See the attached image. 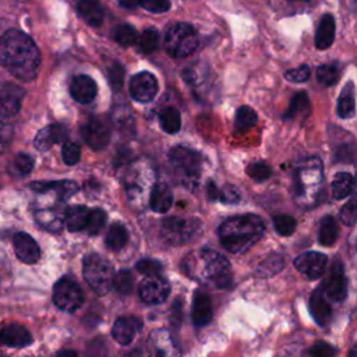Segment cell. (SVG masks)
Masks as SVG:
<instances>
[{
	"instance_id": "obj_28",
	"label": "cell",
	"mask_w": 357,
	"mask_h": 357,
	"mask_svg": "<svg viewBox=\"0 0 357 357\" xmlns=\"http://www.w3.org/2000/svg\"><path fill=\"white\" fill-rule=\"evenodd\" d=\"M89 209L84 205L68 206L64 212V225L70 231L84 230L86 226Z\"/></svg>"
},
{
	"instance_id": "obj_37",
	"label": "cell",
	"mask_w": 357,
	"mask_h": 357,
	"mask_svg": "<svg viewBox=\"0 0 357 357\" xmlns=\"http://www.w3.org/2000/svg\"><path fill=\"white\" fill-rule=\"evenodd\" d=\"M113 39L120 45V46H124V47H128V46H132L138 36H137V31L134 26L128 25V24H121V25H117L114 29H113Z\"/></svg>"
},
{
	"instance_id": "obj_27",
	"label": "cell",
	"mask_w": 357,
	"mask_h": 357,
	"mask_svg": "<svg viewBox=\"0 0 357 357\" xmlns=\"http://www.w3.org/2000/svg\"><path fill=\"white\" fill-rule=\"evenodd\" d=\"M335 29H336V25H335L333 17L331 14H325L321 18L319 26H318L317 33H315V46H317V49L324 50V49H328L333 43Z\"/></svg>"
},
{
	"instance_id": "obj_36",
	"label": "cell",
	"mask_w": 357,
	"mask_h": 357,
	"mask_svg": "<svg viewBox=\"0 0 357 357\" xmlns=\"http://www.w3.org/2000/svg\"><path fill=\"white\" fill-rule=\"evenodd\" d=\"M337 238V225L332 216H325L319 225L318 240L322 245L331 247Z\"/></svg>"
},
{
	"instance_id": "obj_54",
	"label": "cell",
	"mask_w": 357,
	"mask_h": 357,
	"mask_svg": "<svg viewBox=\"0 0 357 357\" xmlns=\"http://www.w3.org/2000/svg\"><path fill=\"white\" fill-rule=\"evenodd\" d=\"M172 324L173 325H180L181 321V303L178 300H176L173 308H172Z\"/></svg>"
},
{
	"instance_id": "obj_22",
	"label": "cell",
	"mask_w": 357,
	"mask_h": 357,
	"mask_svg": "<svg viewBox=\"0 0 357 357\" xmlns=\"http://www.w3.org/2000/svg\"><path fill=\"white\" fill-rule=\"evenodd\" d=\"M212 303L209 296L202 291L197 290L194 293L192 298V310H191V318L195 326H205L211 322L212 319Z\"/></svg>"
},
{
	"instance_id": "obj_17",
	"label": "cell",
	"mask_w": 357,
	"mask_h": 357,
	"mask_svg": "<svg viewBox=\"0 0 357 357\" xmlns=\"http://www.w3.org/2000/svg\"><path fill=\"white\" fill-rule=\"evenodd\" d=\"M68 137V130L66 126L63 124H50L46 126L45 128L39 130L35 139H33V145L38 151H47L50 149L54 144H60V142H66Z\"/></svg>"
},
{
	"instance_id": "obj_24",
	"label": "cell",
	"mask_w": 357,
	"mask_h": 357,
	"mask_svg": "<svg viewBox=\"0 0 357 357\" xmlns=\"http://www.w3.org/2000/svg\"><path fill=\"white\" fill-rule=\"evenodd\" d=\"M0 340L10 347H25L32 343V336L25 326L8 324L0 331Z\"/></svg>"
},
{
	"instance_id": "obj_10",
	"label": "cell",
	"mask_w": 357,
	"mask_h": 357,
	"mask_svg": "<svg viewBox=\"0 0 357 357\" xmlns=\"http://www.w3.org/2000/svg\"><path fill=\"white\" fill-rule=\"evenodd\" d=\"M148 357H181L178 346L174 343L170 332L166 328L151 332L148 342Z\"/></svg>"
},
{
	"instance_id": "obj_5",
	"label": "cell",
	"mask_w": 357,
	"mask_h": 357,
	"mask_svg": "<svg viewBox=\"0 0 357 357\" xmlns=\"http://www.w3.org/2000/svg\"><path fill=\"white\" fill-rule=\"evenodd\" d=\"M82 275L89 287L98 294L105 296L113 287L114 271L112 264L99 254H88L82 261Z\"/></svg>"
},
{
	"instance_id": "obj_8",
	"label": "cell",
	"mask_w": 357,
	"mask_h": 357,
	"mask_svg": "<svg viewBox=\"0 0 357 357\" xmlns=\"http://www.w3.org/2000/svg\"><path fill=\"white\" fill-rule=\"evenodd\" d=\"M201 229V222L194 218H167L162 222L160 236L165 243L180 245L188 243Z\"/></svg>"
},
{
	"instance_id": "obj_20",
	"label": "cell",
	"mask_w": 357,
	"mask_h": 357,
	"mask_svg": "<svg viewBox=\"0 0 357 357\" xmlns=\"http://www.w3.org/2000/svg\"><path fill=\"white\" fill-rule=\"evenodd\" d=\"M70 93L74 100H77L78 103L86 105L95 99L98 93V86L93 78H91L89 75L81 74L74 77L73 81L70 82Z\"/></svg>"
},
{
	"instance_id": "obj_49",
	"label": "cell",
	"mask_w": 357,
	"mask_h": 357,
	"mask_svg": "<svg viewBox=\"0 0 357 357\" xmlns=\"http://www.w3.org/2000/svg\"><path fill=\"white\" fill-rule=\"evenodd\" d=\"M137 269L145 276H159L162 272V265L153 259H141L137 262Z\"/></svg>"
},
{
	"instance_id": "obj_30",
	"label": "cell",
	"mask_w": 357,
	"mask_h": 357,
	"mask_svg": "<svg viewBox=\"0 0 357 357\" xmlns=\"http://www.w3.org/2000/svg\"><path fill=\"white\" fill-rule=\"evenodd\" d=\"M354 190V178L350 173L339 172L335 174L332 181V195L336 199H343L349 197Z\"/></svg>"
},
{
	"instance_id": "obj_31",
	"label": "cell",
	"mask_w": 357,
	"mask_h": 357,
	"mask_svg": "<svg viewBox=\"0 0 357 357\" xmlns=\"http://www.w3.org/2000/svg\"><path fill=\"white\" fill-rule=\"evenodd\" d=\"M353 82H349L342 89V93L339 95L337 100V114L342 119H350L354 116L356 112V103H354V89Z\"/></svg>"
},
{
	"instance_id": "obj_33",
	"label": "cell",
	"mask_w": 357,
	"mask_h": 357,
	"mask_svg": "<svg viewBox=\"0 0 357 357\" xmlns=\"http://www.w3.org/2000/svg\"><path fill=\"white\" fill-rule=\"evenodd\" d=\"M106 245L112 250V251H119L121 250L127 241H128V231L126 229L124 225L116 222L113 223L109 230H107V234H106Z\"/></svg>"
},
{
	"instance_id": "obj_51",
	"label": "cell",
	"mask_w": 357,
	"mask_h": 357,
	"mask_svg": "<svg viewBox=\"0 0 357 357\" xmlns=\"http://www.w3.org/2000/svg\"><path fill=\"white\" fill-rule=\"evenodd\" d=\"M340 220L347 225L353 226L356 222V199L351 198L340 211Z\"/></svg>"
},
{
	"instance_id": "obj_15",
	"label": "cell",
	"mask_w": 357,
	"mask_h": 357,
	"mask_svg": "<svg viewBox=\"0 0 357 357\" xmlns=\"http://www.w3.org/2000/svg\"><path fill=\"white\" fill-rule=\"evenodd\" d=\"M81 134L86 145L95 151L106 148L110 139V130L105 121L100 119H89L81 128Z\"/></svg>"
},
{
	"instance_id": "obj_26",
	"label": "cell",
	"mask_w": 357,
	"mask_h": 357,
	"mask_svg": "<svg viewBox=\"0 0 357 357\" xmlns=\"http://www.w3.org/2000/svg\"><path fill=\"white\" fill-rule=\"evenodd\" d=\"M36 223L52 233H59L64 226V215L57 209H39L35 212Z\"/></svg>"
},
{
	"instance_id": "obj_40",
	"label": "cell",
	"mask_w": 357,
	"mask_h": 357,
	"mask_svg": "<svg viewBox=\"0 0 357 357\" xmlns=\"http://www.w3.org/2000/svg\"><path fill=\"white\" fill-rule=\"evenodd\" d=\"M106 212L99 209V208H95L92 211H89V215H88V220H86V226H85V230L89 236H96L100 233V230L103 229L105 223H106Z\"/></svg>"
},
{
	"instance_id": "obj_25",
	"label": "cell",
	"mask_w": 357,
	"mask_h": 357,
	"mask_svg": "<svg viewBox=\"0 0 357 357\" xmlns=\"http://www.w3.org/2000/svg\"><path fill=\"white\" fill-rule=\"evenodd\" d=\"M173 205V192L165 183H158L153 185L149 197V206L152 211L165 213Z\"/></svg>"
},
{
	"instance_id": "obj_39",
	"label": "cell",
	"mask_w": 357,
	"mask_h": 357,
	"mask_svg": "<svg viewBox=\"0 0 357 357\" xmlns=\"http://www.w3.org/2000/svg\"><path fill=\"white\" fill-rule=\"evenodd\" d=\"M32 167H33V159L26 153L15 155L10 163V172L18 177L28 176L32 172Z\"/></svg>"
},
{
	"instance_id": "obj_42",
	"label": "cell",
	"mask_w": 357,
	"mask_h": 357,
	"mask_svg": "<svg viewBox=\"0 0 357 357\" xmlns=\"http://www.w3.org/2000/svg\"><path fill=\"white\" fill-rule=\"evenodd\" d=\"M132 286H134V279L130 271L124 269V271H120L117 275H114L113 287L117 290V293L130 294L132 291Z\"/></svg>"
},
{
	"instance_id": "obj_53",
	"label": "cell",
	"mask_w": 357,
	"mask_h": 357,
	"mask_svg": "<svg viewBox=\"0 0 357 357\" xmlns=\"http://www.w3.org/2000/svg\"><path fill=\"white\" fill-rule=\"evenodd\" d=\"M225 204H237L240 199V194L234 187L226 185L223 190H219V198Z\"/></svg>"
},
{
	"instance_id": "obj_48",
	"label": "cell",
	"mask_w": 357,
	"mask_h": 357,
	"mask_svg": "<svg viewBox=\"0 0 357 357\" xmlns=\"http://www.w3.org/2000/svg\"><path fill=\"white\" fill-rule=\"evenodd\" d=\"M310 67L303 64V66H298L296 68H291V70H287L284 73V78L290 82H294V84H300V82H304L308 79L310 77Z\"/></svg>"
},
{
	"instance_id": "obj_45",
	"label": "cell",
	"mask_w": 357,
	"mask_h": 357,
	"mask_svg": "<svg viewBox=\"0 0 357 357\" xmlns=\"http://www.w3.org/2000/svg\"><path fill=\"white\" fill-rule=\"evenodd\" d=\"M13 139V124L8 117L0 112V153H3Z\"/></svg>"
},
{
	"instance_id": "obj_43",
	"label": "cell",
	"mask_w": 357,
	"mask_h": 357,
	"mask_svg": "<svg viewBox=\"0 0 357 357\" xmlns=\"http://www.w3.org/2000/svg\"><path fill=\"white\" fill-rule=\"evenodd\" d=\"M296 219L290 215H276L273 218V227L280 236H290L296 230Z\"/></svg>"
},
{
	"instance_id": "obj_44",
	"label": "cell",
	"mask_w": 357,
	"mask_h": 357,
	"mask_svg": "<svg viewBox=\"0 0 357 357\" xmlns=\"http://www.w3.org/2000/svg\"><path fill=\"white\" fill-rule=\"evenodd\" d=\"M107 77L110 86L114 92H119L124 84V68L119 61H113L107 68Z\"/></svg>"
},
{
	"instance_id": "obj_55",
	"label": "cell",
	"mask_w": 357,
	"mask_h": 357,
	"mask_svg": "<svg viewBox=\"0 0 357 357\" xmlns=\"http://www.w3.org/2000/svg\"><path fill=\"white\" fill-rule=\"evenodd\" d=\"M206 192H208V198L215 201L219 198V188L215 185V183H208V187H206Z\"/></svg>"
},
{
	"instance_id": "obj_29",
	"label": "cell",
	"mask_w": 357,
	"mask_h": 357,
	"mask_svg": "<svg viewBox=\"0 0 357 357\" xmlns=\"http://www.w3.org/2000/svg\"><path fill=\"white\" fill-rule=\"evenodd\" d=\"M79 17L91 26H98L103 21V7L98 1L82 0L77 4Z\"/></svg>"
},
{
	"instance_id": "obj_9",
	"label": "cell",
	"mask_w": 357,
	"mask_h": 357,
	"mask_svg": "<svg viewBox=\"0 0 357 357\" xmlns=\"http://www.w3.org/2000/svg\"><path fill=\"white\" fill-rule=\"evenodd\" d=\"M53 303L63 311L74 312L82 305L84 293L73 279L64 276L53 286Z\"/></svg>"
},
{
	"instance_id": "obj_47",
	"label": "cell",
	"mask_w": 357,
	"mask_h": 357,
	"mask_svg": "<svg viewBox=\"0 0 357 357\" xmlns=\"http://www.w3.org/2000/svg\"><path fill=\"white\" fill-rule=\"evenodd\" d=\"M79 155H81V149L75 142H68L66 141L61 146V158L63 162L68 166L75 165L79 160Z\"/></svg>"
},
{
	"instance_id": "obj_21",
	"label": "cell",
	"mask_w": 357,
	"mask_h": 357,
	"mask_svg": "<svg viewBox=\"0 0 357 357\" xmlns=\"http://www.w3.org/2000/svg\"><path fill=\"white\" fill-rule=\"evenodd\" d=\"M29 187L36 192H50L53 191L59 201H67L71 195L78 191V184L73 180H60V181H33Z\"/></svg>"
},
{
	"instance_id": "obj_56",
	"label": "cell",
	"mask_w": 357,
	"mask_h": 357,
	"mask_svg": "<svg viewBox=\"0 0 357 357\" xmlns=\"http://www.w3.org/2000/svg\"><path fill=\"white\" fill-rule=\"evenodd\" d=\"M56 357H78V354H77L75 350L63 349V350H60V351L56 354Z\"/></svg>"
},
{
	"instance_id": "obj_13",
	"label": "cell",
	"mask_w": 357,
	"mask_h": 357,
	"mask_svg": "<svg viewBox=\"0 0 357 357\" xmlns=\"http://www.w3.org/2000/svg\"><path fill=\"white\" fill-rule=\"evenodd\" d=\"M158 93V81L153 74L141 71L132 75L130 81V95L139 103H148L153 100Z\"/></svg>"
},
{
	"instance_id": "obj_58",
	"label": "cell",
	"mask_w": 357,
	"mask_h": 357,
	"mask_svg": "<svg viewBox=\"0 0 357 357\" xmlns=\"http://www.w3.org/2000/svg\"><path fill=\"white\" fill-rule=\"evenodd\" d=\"M349 357H357V351H356V346L351 347V350L349 351Z\"/></svg>"
},
{
	"instance_id": "obj_2",
	"label": "cell",
	"mask_w": 357,
	"mask_h": 357,
	"mask_svg": "<svg viewBox=\"0 0 357 357\" xmlns=\"http://www.w3.org/2000/svg\"><path fill=\"white\" fill-rule=\"evenodd\" d=\"M183 269L188 276L219 289H225L231 283L229 261L211 248L188 254L183 261Z\"/></svg>"
},
{
	"instance_id": "obj_4",
	"label": "cell",
	"mask_w": 357,
	"mask_h": 357,
	"mask_svg": "<svg viewBox=\"0 0 357 357\" xmlns=\"http://www.w3.org/2000/svg\"><path fill=\"white\" fill-rule=\"evenodd\" d=\"M169 160L180 184L190 190L195 188L201 176V155L187 146L177 145L170 149Z\"/></svg>"
},
{
	"instance_id": "obj_7",
	"label": "cell",
	"mask_w": 357,
	"mask_h": 357,
	"mask_svg": "<svg viewBox=\"0 0 357 357\" xmlns=\"http://www.w3.org/2000/svg\"><path fill=\"white\" fill-rule=\"evenodd\" d=\"M322 183V167L317 158L307 159L296 174V192L301 202H311L319 191Z\"/></svg>"
},
{
	"instance_id": "obj_57",
	"label": "cell",
	"mask_w": 357,
	"mask_h": 357,
	"mask_svg": "<svg viewBox=\"0 0 357 357\" xmlns=\"http://www.w3.org/2000/svg\"><path fill=\"white\" fill-rule=\"evenodd\" d=\"M120 6H121V7H130V8H134V7H137V3H134V1H131V3H130V1H121V3H120Z\"/></svg>"
},
{
	"instance_id": "obj_23",
	"label": "cell",
	"mask_w": 357,
	"mask_h": 357,
	"mask_svg": "<svg viewBox=\"0 0 357 357\" xmlns=\"http://www.w3.org/2000/svg\"><path fill=\"white\" fill-rule=\"evenodd\" d=\"M310 311L319 326H326L329 324L332 317V308L321 286L317 287L310 297Z\"/></svg>"
},
{
	"instance_id": "obj_1",
	"label": "cell",
	"mask_w": 357,
	"mask_h": 357,
	"mask_svg": "<svg viewBox=\"0 0 357 357\" xmlns=\"http://www.w3.org/2000/svg\"><path fill=\"white\" fill-rule=\"evenodd\" d=\"M0 64L15 78L32 81L39 71L40 53L26 33L8 29L0 38Z\"/></svg>"
},
{
	"instance_id": "obj_32",
	"label": "cell",
	"mask_w": 357,
	"mask_h": 357,
	"mask_svg": "<svg viewBox=\"0 0 357 357\" xmlns=\"http://www.w3.org/2000/svg\"><path fill=\"white\" fill-rule=\"evenodd\" d=\"M159 123L163 131H166L167 134H176L178 132V130L181 128V116L180 112L172 106L163 107L159 114Z\"/></svg>"
},
{
	"instance_id": "obj_41",
	"label": "cell",
	"mask_w": 357,
	"mask_h": 357,
	"mask_svg": "<svg viewBox=\"0 0 357 357\" xmlns=\"http://www.w3.org/2000/svg\"><path fill=\"white\" fill-rule=\"evenodd\" d=\"M137 40H138V47L142 53H152L153 50L158 49L159 33L155 28H148L141 33V36Z\"/></svg>"
},
{
	"instance_id": "obj_12",
	"label": "cell",
	"mask_w": 357,
	"mask_h": 357,
	"mask_svg": "<svg viewBox=\"0 0 357 357\" xmlns=\"http://www.w3.org/2000/svg\"><path fill=\"white\" fill-rule=\"evenodd\" d=\"M321 287L324 290L325 297L333 301H342L347 296V282L343 272V265L339 259H335L332 262L326 280Z\"/></svg>"
},
{
	"instance_id": "obj_19",
	"label": "cell",
	"mask_w": 357,
	"mask_h": 357,
	"mask_svg": "<svg viewBox=\"0 0 357 357\" xmlns=\"http://www.w3.org/2000/svg\"><path fill=\"white\" fill-rule=\"evenodd\" d=\"M141 328L142 322L137 317H120L113 324L112 336L120 344H130Z\"/></svg>"
},
{
	"instance_id": "obj_3",
	"label": "cell",
	"mask_w": 357,
	"mask_h": 357,
	"mask_svg": "<svg viewBox=\"0 0 357 357\" xmlns=\"http://www.w3.org/2000/svg\"><path fill=\"white\" fill-rule=\"evenodd\" d=\"M265 231L262 218L254 213L231 216L219 226L220 244L233 254L248 251Z\"/></svg>"
},
{
	"instance_id": "obj_52",
	"label": "cell",
	"mask_w": 357,
	"mask_h": 357,
	"mask_svg": "<svg viewBox=\"0 0 357 357\" xmlns=\"http://www.w3.org/2000/svg\"><path fill=\"white\" fill-rule=\"evenodd\" d=\"M335 347L331 346L329 343L325 342H317L311 349H310V354L312 357H335Z\"/></svg>"
},
{
	"instance_id": "obj_34",
	"label": "cell",
	"mask_w": 357,
	"mask_h": 357,
	"mask_svg": "<svg viewBox=\"0 0 357 357\" xmlns=\"http://www.w3.org/2000/svg\"><path fill=\"white\" fill-rule=\"evenodd\" d=\"M258 116L250 106H241L236 112L234 117V131L236 132H245L257 124Z\"/></svg>"
},
{
	"instance_id": "obj_35",
	"label": "cell",
	"mask_w": 357,
	"mask_h": 357,
	"mask_svg": "<svg viewBox=\"0 0 357 357\" xmlns=\"http://www.w3.org/2000/svg\"><path fill=\"white\" fill-rule=\"evenodd\" d=\"M308 113H310L308 96H307V93L300 92V93L293 96L284 117L286 119H300V117L303 119V117L308 116Z\"/></svg>"
},
{
	"instance_id": "obj_14",
	"label": "cell",
	"mask_w": 357,
	"mask_h": 357,
	"mask_svg": "<svg viewBox=\"0 0 357 357\" xmlns=\"http://www.w3.org/2000/svg\"><path fill=\"white\" fill-rule=\"evenodd\" d=\"M328 258L322 252L308 251L294 259L296 269L308 279H319L326 269Z\"/></svg>"
},
{
	"instance_id": "obj_11",
	"label": "cell",
	"mask_w": 357,
	"mask_h": 357,
	"mask_svg": "<svg viewBox=\"0 0 357 357\" xmlns=\"http://www.w3.org/2000/svg\"><path fill=\"white\" fill-rule=\"evenodd\" d=\"M170 293L169 282L159 276H145L138 286V294L146 304H160Z\"/></svg>"
},
{
	"instance_id": "obj_16",
	"label": "cell",
	"mask_w": 357,
	"mask_h": 357,
	"mask_svg": "<svg viewBox=\"0 0 357 357\" xmlns=\"http://www.w3.org/2000/svg\"><path fill=\"white\" fill-rule=\"evenodd\" d=\"M25 91L14 84V82H6L3 84L0 89V112L6 117H13L15 116L22 105Z\"/></svg>"
},
{
	"instance_id": "obj_6",
	"label": "cell",
	"mask_w": 357,
	"mask_h": 357,
	"mask_svg": "<svg viewBox=\"0 0 357 357\" xmlns=\"http://www.w3.org/2000/svg\"><path fill=\"white\" fill-rule=\"evenodd\" d=\"M163 45L172 57H187L198 47V35L187 22H173L165 32Z\"/></svg>"
},
{
	"instance_id": "obj_46",
	"label": "cell",
	"mask_w": 357,
	"mask_h": 357,
	"mask_svg": "<svg viewBox=\"0 0 357 357\" xmlns=\"http://www.w3.org/2000/svg\"><path fill=\"white\" fill-rule=\"evenodd\" d=\"M247 174H248L252 180H255V181H258V183H262V181H265L266 178L271 177L272 170H271V167H269L266 163H264V162H255V163L248 165V167H247Z\"/></svg>"
},
{
	"instance_id": "obj_18",
	"label": "cell",
	"mask_w": 357,
	"mask_h": 357,
	"mask_svg": "<svg viewBox=\"0 0 357 357\" xmlns=\"http://www.w3.org/2000/svg\"><path fill=\"white\" fill-rule=\"evenodd\" d=\"M13 245H14L17 258L24 264H35L40 257V250L38 243L28 233H24V231L17 233L13 237Z\"/></svg>"
},
{
	"instance_id": "obj_50",
	"label": "cell",
	"mask_w": 357,
	"mask_h": 357,
	"mask_svg": "<svg viewBox=\"0 0 357 357\" xmlns=\"http://www.w3.org/2000/svg\"><path fill=\"white\" fill-rule=\"evenodd\" d=\"M137 7H142L151 13H165L170 8V1L166 0H145L138 1Z\"/></svg>"
},
{
	"instance_id": "obj_38",
	"label": "cell",
	"mask_w": 357,
	"mask_h": 357,
	"mask_svg": "<svg viewBox=\"0 0 357 357\" xmlns=\"http://www.w3.org/2000/svg\"><path fill=\"white\" fill-rule=\"evenodd\" d=\"M317 78L325 86L335 85L340 78V67L335 63L322 64L317 70Z\"/></svg>"
}]
</instances>
